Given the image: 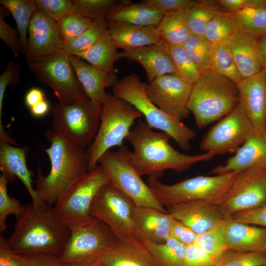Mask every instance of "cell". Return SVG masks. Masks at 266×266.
I'll return each instance as SVG.
<instances>
[{"label": "cell", "mask_w": 266, "mask_h": 266, "mask_svg": "<svg viewBox=\"0 0 266 266\" xmlns=\"http://www.w3.org/2000/svg\"><path fill=\"white\" fill-rule=\"evenodd\" d=\"M14 230L6 239L10 248L25 256L50 254L60 256L70 234L54 206L42 201L24 205Z\"/></svg>", "instance_id": "6da1fadb"}, {"label": "cell", "mask_w": 266, "mask_h": 266, "mask_svg": "<svg viewBox=\"0 0 266 266\" xmlns=\"http://www.w3.org/2000/svg\"><path fill=\"white\" fill-rule=\"evenodd\" d=\"M170 138L165 133L153 131L140 119L131 130L126 139L133 146L131 162L140 176L158 179L166 170L181 172L214 157L209 152L196 155L181 153L170 145Z\"/></svg>", "instance_id": "7a4b0ae2"}, {"label": "cell", "mask_w": 266, "mask_h": 266, "mask_svg": "<svg viewBox=\"0 0 266 266\" xmlns=\"http://www.w3.org/2000/svg\"><path fill=\"white\" fill-rule=\"evenodd\" d=\"M46 137L50 146L44 149L51 163V169L44 175L38 167L35 192L40 201L54 206L69 187L88 171L86 150L72 143L52 129Z\"/></svg>", "instance_id": "3957f363"}, {"label": "cell", "mask_w": 266, "mask_h": 266, "mask_svg": "<svg viewBox=\"0 0 266 266\" xmlns=\"http://www.w3.org/2000/svg\"><path fill=\"white\" fill-rule=\"evenodd\" d=\"M239 101L236 84L209 69L192 85L187 107L201 129L226 116Z\"/></svg>", "instance_id": "277c9868"}, {"label": "cell", "mask_w": 266, "mask_h": 266, "mask_svg": "<svg viewBox=\"0 0 266 266\" xmlns=\"http://www.w3.org/2000/svg\"><path fill=\"white\" fill-rule=\"evenodd\" d=\"M146 85L137 74L132 73L116 82L112 87V95L133 106L144 115L150 128L161 130L168 134L181 149L189 150L196 132L158 107L148 97Z\"/></svg>", "instance_id": "5b68a950"}, {"label": "cell", "mask_w": 266, "mask_h": 266, "mask_svg": "<svg viewBox=\"0 0 266 266\" xmlns=\"http://www.w3.org/2000/svg\"><path fill=\"white\" fill-rule=\"evenodd\" d=\"M237 172L213 176L200 175L172 185L148 178L147 185L159 202L167 208L195 201L218 205L226 195Z\"/></svg>", "instance_id": "8992f818"}, {"label": "cell", "mask_w": 266, "mask_h": 266, "mask_svg": "<svg viewBox=\"0 0 266 266\" xmlns=\"http://www.w3.org/2000/svg\"><path fill=\"white\" fill-rule=\"evenodd\" d=\"M68 227L69 236L60 259L69 266L103 265L116 239L109 228L92 217Z\"/></svg>", "instance_id": "52a82bcc"}, {"label": "cell", "mask_w": 266, "mask_h": 266, "mask_svg": "<svg viewBox=\"0 0 266 266\" xmlns=\"http://www.w3.org/2000/svg\"><path fill=\"white\" fill-rule=\"evenodd\" d=\"M142 114L128 102L107 93L101 104L97 135L87 149L88 171L99 163L101 156L113 147L123 145L134 121Z\"/></svg>", "instance_id": "ba28073f"}, {"label": "cell", "mask_w": 266, "mask_h": 266, "mask_svg": "<svg viewBox=\"0 0 266 266\" xmlns=\"http://www.w3.org/2000/svg\"><path fill=\"white\" fill-rule=\"evenodd\" d=\"M101 105L87 96L70 104L58 102L51 108L52 130L84 149L93 142L98 131Z\"/></svg>", "instance_id": "9c48e42d"}, {"label": "cell", "mask_w": 266, "mask_h": 266, "mask_svg": "<svg viewBox=\"0 0 266 266\" xmlns=\"http://www.w3.org/2000/svg\"><path fill=\"white\" fill-rule=\"evenodd\" d=\"M131 152L123 145L116 151H107L100 158L99 163L106 171L109 183L129 198L135 206L167 212L133 166Z\"/></svg>", "instance_id": "30bf717a"}, {"label": "cell", "mask_w": 266, "mask_h": 266, "mask_svg": "<svg viewBox=\"0 0 266 266\" xmlns=\"http://www.w3.org/2000/svg\"><path fill=\"white\" fill-rule=\"evenodd\" d=\"M28 66L38 81L50 87L59 102L70 104L87 96L69 55L62 51L29 62Z\"/></svg>", "instance_id": "8fae6325"}, {"label": "cell", "mask_w": 266, "mask_h": 266, "mask_svg": "<svg viewBox=\"0 0 266 266\" xmlns=\"http://www.w3.org/2000/svg\"><path fill=\"white\" fill-rule=\"evenodd\" d=\"M108 183V174L100 165L82 175L53 206L58 217L68 226L90 218L89 211L94 199Z\"/></svg>", "instance_id": "7c38bea8"}, {"label": "cell", "mask_w": 266, "mask_h": 266, "mask_svg": "<svg viewBox=\"0 0 266 266\" xmlns=\"http://www.w3.org/2000/svg\"><path fill=\"white\" fill-rule=\"evenodd\" d=\"M134 206L129 198L108 183L95 196L89 214L105 224L116 237H136L133 223Z\"/></svg>", "instance_id": "4fadbf2b"}, {"label": "cell", "mask_w": 266, "mask_h": 266, "mask_svg": "<svg viewBox=\"0 0 266 266\" xmlns=\"http://www.w3.org/2000/svg\"><path fill=\"white\" fill-rule=\"evenodd\" d=\"M266 203V166L237 172L225 197L217 205L225 218Z\"/></svg>", "instance_id": "5bb4252c"}, {"label": "cell", "mask_w": 266, "mask_h": 266, "mask_svg": "<svg viewBox=\"0 0 266 266\" xmlns=\"http://www.w3.org/2000/svg\"><path fill=\"white\" fill-rule=\"evenodd\" d=\"M254 133L252 123L238 103L209 130L201 140L200 148L214 156L235 153Z\"/></svg>", "instance_id": "9a60e30c"}, {"label": "cell", "mask_w": 266, "mask_h": 266, "mask_svg": "<svg viewBox=\"0 0 266 266\" xmlns=\"http://www.w3.org/2000/svg\"><path fill=\"white\" fill-rule=\"evenodd\" d=\"M192 85L175 74L160 76L147 83L150 100L163 112L179 121L190 113L187 107Z\"/></svg>", "instance_id": "2e32d148"}, {"label": "cell", "mask_w": 266, "mask_h": 266, "mask_svg": "<svg viewBox=\"0 0 266 266\" xmlns=\"http://www.w3.org/2000/svg\"><path fill=\"white\" fill-rule=\"evenodd\" d=\"M27 46L24 55L28 63L62 51L57 22L37 10L30 22Z\"/></svg>", "instance_id": "e0dca14e"}, {"label": "cell", "mask_w": 266, "mask_h": 266, "mask_svg": "<svg viewBox=\"0 0 266 266\" xmlns=\"http://www.w3.org/2000/svg\"><path fill=\"white\" fill-rule=\"evenodd\" d=\"M239 103L252 123L254 133L266 132V71L262 70L236 84Z\"/></svg>", "instance_id": "ac0fdd59"}, {"label": "cell", "mask_w": 266, "mask_h": 266, "mask_svg": "<svg viewBox=\"0 0 266 266\" xmlns=\"http://www.w3.org/2000/svg\"><path fill=\"white\" fill-rule=\"evenodd\" d=\"M122 57L137 62L145 70L149 82L168 74H175L170 45L163 40L149 45L123 50Z\"/></svg>", "instance_id": "d6986e66"}, {"label": "cell", "mask_w": 266, "mask_h": 266, "mask_svg": "<svg viewBox=\"0 0 266 266\" xmlns=\"http://www.w3.org/2000/svg\"><path fill=\"white\" fill-rule=\"evenodd\" d=\"M174 218L168 212L134 206L133 223L135 236L140 240L163 243L170 237Z\"/></svg>", "instance_id": "ffe728a7"}, {"label": "cell", "mask_w": 266, "mask_h": 266, "mask_svg": "<svg viewBox=\"0 0 266 266\" xmlns=\"http://www.w3.org/2000/svg\"><path fill=\"white\" fill-rule=\"evenodd\" d=\"M168 213L197 234L221 223L226 218L217 205L203 201H190L168 208Z\"/></svg>", "instance_id": "44dd1931"}, {"label": "cell", "mask_w": 266, "mask_h": 266, "mask_svg": "<svg viewBox=\"0 0 266 266\" xmlns=\"http://www.w3.org/2000/svg\"><path fill=\"white\" fill-rule=\"evenodd\" d=\"M266 166V132L251 135L225 164L212 168L211 172L221 175Z\"/></svg>", "instance_id": "7402d4cb"}, {"label": "cell", "mask_w": 266, "mask_h": 266, "mask_svg": "<svg viewBox=\"0 0 266 266\" xmlns=\"http://www.w3.org/2000/svg\"><path fill=\"white\" fill-rule=\"evenodd\" d=\"M105 266H160L144 242L135 237L118 238L106 254Z\"/></svg>", "instance_id": "603a6c76"}, {"label": "cell", "mask_w": 266, "mask_h": 266, "mask_svg": "<svg viewBox=\"0 0 266 266\" xmlns=\"http://www.w3.org/2000/svg\"><path fill=\"white\" fill-rule=\"evenodd\" d=\"M225 235L228 250L241 252H266V228L225 219Z\"/></svg>", "instance_id": "cb8c5ba5"}, {"label": "cell", "mask_w": 266, "mask_h": 266, "mask_svg": "<svg viewBox=\"0 0 266 266\" xmlns=\"http://www.w3.org/2000/svg\"><path fill=\"white\" fill-rule=\"evenodd\" d=\"M69 60L86 95L94 103L101 105L107 95L105 89L116 83L117 74L107 73L76 56H69Z\"/></svg>", "instance_id": "d4e9b609"}, {"label": "cell", "mask_w": 266, "mask_h": 266, "mask_svg": "<svg viewBox=\"0 0 266 266\" xmlns=\"http://www.w3.org/2000/svg\"><path fill=\"white\" fill-rule=\"evenodd\" d=\"M30 149L27 146L21 147L5 142H0V170L9 181L17 177L28 191L32 202H41L33 187V172L27 165L26 158Z\"/></svg>", "instance_id": "484cf974"}, {"label": "cell", "mask_w": 266, "mask_h": 266, "mask_svg": "<svg viewBox=\"0 0 266 266\" xmlns=\"http://www.w3.org/2000/svg\"><path fill=\"white\" fill-rule=\"evenodd\" d=\"M107 29L117 49L141 47L161 40L157 26H140L107 20Z\"/></svg>", "instance_id": "4316f807"}, {"label": "cell", "mask_w": 266, "mask_h": 266, "mask_svg": "<svg viewBox=\"0 0 266 266\" xmlns=\"http://www.w3.org/2000/svg\"><path fill=\"white\" fill-rule=\"evenodd\" d=\"M258 38L239 31L228 42L242 79L262 70L257 54Z\"/></svg>", "instance_id": "83f0119b"}, {"label": "cell", "mask_w": 266, "mask_h": 266, "mask_svg": "<svg viewBox=\"0 0 266 266\" xmlns=\"http://www.w3.org/2000/svg\"><path fill=\"white\" fill-rule=\"evenodd\" d=\"M117 50L107 29L95 44L76 56L107 73L116 74L114 64L122 58Z\"/></svg>", "instance_id": "f1b7e54d"}, {"label": "cell", "mask_w": 266, "mask_h": 266, "mask_svg": "<svg viewBox=\"0 0 266 266\" xmlns=\"http://www.w3.org/2000/svg\"><path fill=\"white\" fill-rule=\"evenodd\" d=\"M164 15L159 10L140 2L134 3L126 0L109 14L107 19L140 26H157Z\"/></svg>", "instance_id": "f546056e"}, {"label": "cell", "mask_w": 266, "mask_h": 266, "mask_svg": "<svg viewBox=\"0 0 266 266\" xmlns=\"http://www.w3.org/2000/svg\"><path fill=\"white\" fill-rule=\"evenodd\" d=\"M223 11L217 0H196L195 4L184 12L191 33L204 36L209 22Z\"/></svg>", "instance_id": "4dcf8cb0"}, {"label": "cell", "mask_w": 266, "mask_h": 266, "mask_svg": "<svg viewBox=\"0 0 266 266\" xmlns=\"http://www.w3.org/2000/svg\"><path fill=\"white\" fill-rule=\"evenodd\" d=\"M157 28L161 39L169 45H182L191 34L184 11L165 14Z\"/></svg>", "instance_id": "1f68e13d"}, {"label": "cell", "mask_w": 266, "mask_h": 266, "mask_svg": "<svg viewBox=\"0 0 266 266\" xmlns=\"http://www.w3.org/2000/svg\"><path fill=\"white\" fill-rule=\"evenodd\" d=\"M0 3L9 11L16 22L22 53L24 55L27 46V31L32 18L37 10L35 0H0Z\"/></svg>", "instance_id": "d6a6232c"}, {"label": "cell", "mask_w": 266, "mask_h": 266, "mask_svg": "<svg viewBox=\"0 0 266 266\" xmlns=\"http://www.w3.org/2000/svg\"><path fill=\"white\" fill-rule=\"evenodd\" d=\"M160 266H185L186 246L169 237L163 243L143 241Z\"/></svg>", "instance_id": "836d02e7"}, {"label": "cell", "mask_w": 266, "mask_h": 266, "mask_svg": "<svg viewBox=\"0 0 266 266\" xmlns=\"http://www.w3.org/2000/svg\"><path fill=\"white\" fill-rule=\"evenodd\" d=\"M210 69L235 84L242 80L228 42L213 44Z\"/></svg>", "instance_id": "e575fe53"}, {"label": "cell", "mask_w": 266, "mask_h": 266, "mask_svg": "<svg viewBox=\"0 0 266 266\" xmlns=\"http://www.w3.org/2000/svg\"><path fill=\"white\" fill-rule=\"evenodd\" d=\"M126 0H72L73 12L93 22L103 20Z\"/></svg>", "instance_id": "d590c367"}, {"label": "cell", "mask_w": 266, "mask_h": 266, "mask_svg": "<svg viewBox=\"0 0 266 266\" xmlns=\"http://www.w3.org/2000/svg\"><path fill=\"white\" fill-rule=\"evenodd\" d=\"M239 29L231 13L221 12L208 24L204 36L213 44L227 42Z\"/></svg>", "instance_id": "8d00e7d4"}, {"label": "cell", "mask_w": 266, "mask_h": 266, "mask_svg": "<svg viewBox=\"0 0 266 266\" xmlns=\"http://www.w3.org/2000/svg\"><path fill=\"white\" fill-rule=\"evenodd\" d=\"M182 45L201 73L210 69L213 45L204 36L191 33Z\"/></svg>", "instance_id": "74e56055"}, {"label": "cell", "mask_w": 266, "mask_h": 266, "mask_svg": "<svg viewBox=\"0 0 266 266\" xmlns=\"http://www.w3.org/2000/svg\"><path fill=\"white\" fill-rule=\"evenodd\" d=\"M240 31L257 38L266 34V8H249L231 13Z\"/></svg>", "instance_id": "f35d334b"}, {"label": "cell", "mask_w": 266, "mask_h": 266, "mask_svg": "<svg viewBox=\"0 0 266 266\" xmlns=\"http://www.w3.org/2000/svg\"><path fill=\"white\" fill-rule=\"evenodd\" d=\"M107 20L95 21L88 29L74 39L64 43L62 51L70 56H76L95 44L107 29Z\"/></svg>", "instance_id": "ab89813d"}, {"label": "cell", "mask_w": 266, "mask_h": 266, "mask_svg": "<svg viewBox=\"0 0 266 266\" xmlns=\"http://www.w3.org/2000/svg\"><path fill=\"white\" fill-rule=\"evenodd\" d=\"M195 244L219 259L228 250L225 235V219L212 228L198 234Z\"/></svg>", "instance_id": "60d3db41"}, {"label": "cell", "mask_w": 266, "mask_h": 266, "mask_svg": "<svg viewBox=\"0 0 266 266\" xmlns=\"http://www.w3.org/2000/svg\"><path fill=\"white\" fill-rule=\"evenodd\" d=\"M170 52L175 74L193 85L200 78L201 73L182 45H169Z\"/></svg>", "instance_id": "b9f144b4"}, {"label": "cell", "mask_w": 266, "mask_h": 266, "mask_svg": "<svg viewBox=\"0 0 266 266\" xmlns=\"http://www.w3.org/2000/svg\"><path fill=\"white\" fill-rule=\"evenodd\" d=\"M94 22L74 12L69 13L57 22L63 43L77 38Z\"/></svg>", "instance_id": "7bdbcfd3"}, {"label": "cell", "mask_w": 266, "mask_h": 266, "mask_svg": "<svg viewBox=\"0 0 266 266\" xmlns=\"http://www.w3.org/2000/svg\"><path fill=\"white\" fill-rule=\"evenodd\" d=\"M10 181L1 174L0 176V233L7 228V217L14 215L18 217L22 212L24 205L22 204L16 198L10 197L7 192V185Z\"/></svg>", "instance_id": "ee69618b"}, {"label": "cell", "mask_w": 266, "mask_h": 266, "mask_svg": "<svg viewBox=\"0 0 266 266\" xmlns=\"http://www.w3.org/2000/svg\"><path fill=\"white\" fill-rule=\"evenodd\" d=\"M215 266H266V252L227 250Z\"/></svg>", "instance_id": "f6af8a7d"}, {"label": "cell", "mask_w": 266, "mask_h": 266, "mask_svg": "<svg viewBox=\"0 0 266 266\" xmlns=\"http://www.w3.org/2000/svg\"><path fill=\"white\" fill-rule=\"evenodd\" d=\"M37 10L58 22L65 16L73 13V5L70 0H35Z\"/></svg>", "instance_id": "bcb514c9"}, {"label": "cell", "mask_w": 266, "mask_h": 266, "mask_svg": "<svg viewBox=\"0 0 266 266\" xmlns=\"http://www.w3.org/2000/svg\"><path fill=\"white\" fill-rule=\"evenodd\" d=\"M9 11L3 6H0V38L11 49L17 58L22 49L19 33L17 30L10 26L4 20L8 16Z\"/></svg>", "instance_id": "7dc6e473"}, {"label": "cell", "mask_w": 266, "mask_h": 266, "mask_svg": "<svg viewBox=\"0 0 266 266\" xmlns=\"http://www.w3.org/2000/svg\"><path fill=\"white\" fill-rule=\"evenodd\" d=\"M218 260L195 243L186 246L185 266H215Z\"/></svg>", "instance_id": "c3c4849f"}, {"label": "cell", "mask_w": 266, "mask_h": 266, "mask_svg": "<svg viewBox=\"0 0 266 266\" xmlns=\"http://www.w3.org/2000/svg\"><path fill=\"white\" fill-rule=\"evenodd\" d=\"M21 68L19 65L9 61L0 76V127L2 128V114L4 93L8 85L16 86L20 80Z\"/></svg>", "instance_id": "681fc988"}, {"label": "cell", "mask_w": 266, "mask_h": 266, "mask_svg": "<svg viewBox=\"0 0 266 266\" xmlns=\"http://www.w3.org/2000/svg\"><path fill=\"white\" fill-rule=\"evenodd\" d=\"M193 0H142L140 2L151 6L164 14L184 11L195 3Z\"/></svg>", "instance_id": "f907efd6"}, {"label": "cell", "mask_w": 266, "mask_h": 266, "mask_svg": "<svg viewBox=\"0 0 266 266\" xmlns=\"http://www.w3.org/2000/svg\"><path fill=\"white\" fill-rule=\"evenodd\" d=\"M27 256L20 255L9 246L6 239L0 235V266H28Z\"/></svg>", "instance_id": "816d5d0a"}, {"label": "cell", "mask_w": 266, "mask_h": 266, "mask_svg": "<svg viewBox=\"0 0 266 266\" xmlns=\"http://www.w3.org/2000/svg\"><path fill=\"white\" fill-rule=\"evenodd\" d=\"M231 216L237 222L266 228V203L255 209L236 212Z\"/></svg>", "instance_id": "f5cc1de1"}, {"label": "cell", "mask_w": 266, "mask_h": 266, "mask_svg": "<svg viewBox=\"0 0 266 266\" xmlns=\"http://www.w3.org/2000/svg\"><path fill=\"white\" fill-rule=\"evenodd\" d=\"M197 233L187 225L174 219L170 230V237L185 246L195 243Z\"/></svg>", "instance_id": "db71d44e"}, {"label": "cell", "mask_w": 266, "mask_h": 266, "mask_svg": "<svg viewBox=\"0 0 266 266\" xmlns=\"http://www.w3.org/2000/svg\"><path fill=\"white\" fill-rule=\"evenodd\" d=\"M218 3L224 12L233 13L249 8H266V0H219Z\"/></svg>", "instance_id": "11a10c76"}, {"label": "cell", "mask_w": 266, "mask_h": 266, "mask_svg": "<svg viewBox=\"0 0 266 266\" xmlns=\"http://www.w3.org/2000/svg\"><path fill=\"white\" fill-rule=\"evenodd\" d=\"M28 266H69L59 256L50 254H38L27 256Z\"/></svg>", "instance_id": "9f6ffc18"}, {"label": "cell", "mask_w": 266, "mask_h": 266, "mask_svg": "<svg viewBox=\"0 0 266 266\" xmlns=\"http://www.w3.org/2000/svg\"><path fill=\"white\" fill-rule=\"evenodd\" d=\"M46 100L43 91L38 88L30 89L25 95V102L30 109L36 104Z\"/></svg>", "instance_id": "6f0895ef"}, {"label": "cell", "mask_w": 266, "mask_h": 266, "mask_svg": "<svg viewBox=\"0 0 266 266\" xmlns=\"http://www.w3.org/2000/svg\"><path fill=\"white\" fill-rule=\"evenodd\" d=\"M257 54L262 69L266 71V34L258 38Z\"/></svg>", "instance_id": "680465c9"}, {"label": "cell", "mask_w": 266, "mask_h": 266, "mask_svg": "<svg viewBox=\"0 0 266 266\" xmlns=\"http://www.w3.org/2000/svg\"><path fill=\"white\" fill-rule=\"evenodd\" d=\"M30 111L34 117L40 118L45 116L50 110V105L46 100L30 108Z\"/></svg>", "instance_id": "91938a15"}, {"label": "cell", "mask_w": 266, "mask_h": 266, "mask_svg": "<svg viewBox=\"0 0 266 266\" xmlns=\"http://www.w3.org/2000/svg\"><path fill=\"white\" fill-rule=\"evenodd\" d=\"M105 266L104 265H100V266Z\"/></svg>", "instance_id": "94428289"}]
</instances>
